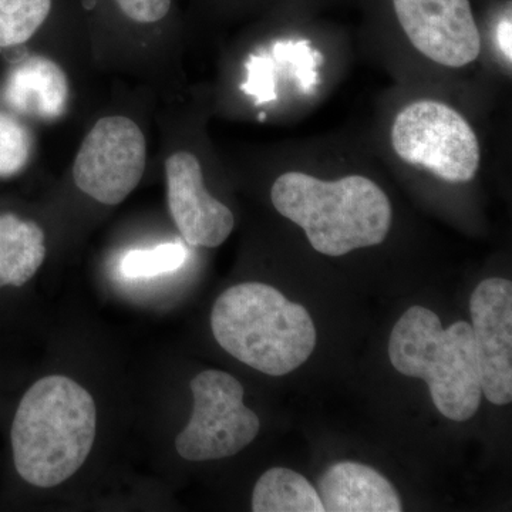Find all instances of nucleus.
<instances>
[{
	"label": "nucleus",
	"instance_id": "21",
	"mask_svg": "<svg viewBox=\"0 0 512 512\" xmlns=\"http://www.w3.org/2000/svg\"><path fill=\"white\" fill-rule=\"evenodd\" d=\"M511 29V16L508 15V18L501 20L497 32H495L497 45L500 47V52L503 53L504 59L507 60L508 64L512 62Z\"/></svg>",
	"mask_w": 512,
	"mask_h": 512
},
{
	"label": "nucleus",
	"instance_id": "13",
	"mask_svg": "<svg viewBox=\"0 0 512 512\" xmlns=\"http://www.w3.org/2000/svg\"><path fill=\"white\" fill-rule=\"evenodd\" d=\"M45 258L42 227L15 212H0V291L28 285Z\"/></svg>",
	"mask_w": 512,
	"mask_h": 512
},
{
	"label": "nucleus",
	"instance_id": "4",
	"mask_svg": "<svg viewBox=\"0 0 512 512\" xmlns=\"http://www.w3.org/2000/svg\"><path fill=\"white\" fill-rule=\"evenodd\" d=\"M389 356L397 372L429 384L434 406L447 419L466 421L477 413L483 390L470 323L444 329L436 313L412 306L394 325Z\"/></svg>",
	"mask_w": 512,
	"mask_h": 512
},
{
	"label": "nucleus",
	"instance_id": "8",
	"mask_svg": "<svg viewBox=\"0 0 512 512\" xmlns=\"http://www.w3.org/2000/svg\"><path fill=\"white\" fill-rule=\"evenodd\" d=\"M393 6L412 45L433 62L458 69L480 55L470 0H393Z\"/></svg>",
	"mask_w": 512,
	"mask_h": 512
},
{
	"label": "nucleus",
	"instance_id": "20",
	"mask_svg": "<svg viewBox=\"0 0 512 512\" xmlns=\"http://www.w3.org/2000/svg\"><path fill=\"white\" fill-rule=\"evenodd\" d=\"M117 3L124 15L140 23H156L171 8V0H117Z\"/></svg>",
	"mask_w": 512,
	"mask_h": 512
},
{
	"label": "nucleus",
	"instance_id": "5",
	"mask_svg": "<svg viewBox=\"0 0 512 512\" xmlns=\"http://www.w3.org/2000/svg\"><path fill=\"white\" fill-rule=\"evenodd\" d=\"M392 144L404 163L426 168L447 183H468L480 167V143L473 128L440 101L404 107L393 123Z\"/></svg>",
	"mask_w": 512,
	"mask_h": 512
},
{
	"label": "nucleus",
	"instance_id": "14",
	"mask_svg": "<svg viewBox=\"0 0 512 512\" xmlns=\"http://www.w3.org/2000/svg\"><path fill=\"white\" fill-rule=\"evenodd\" d=\"M255 512H323L316 488L289 468H271L256 481L252 494Z\"/></svg>",
	"mask_w": 512,
	"mask_h": 512
},
{
	"label": "nucleus",
	"instance_id": "16",
	"mask_svg": "<svg viewBox=\"0 0 512 512\" xmlns=\"http://www.w3.org/2000/svg\"><path fill=\"white\" fill-rule=\"evenodd\" d=\"M188 251L180 242H168L151 249H134L120 262L121 274L128 279H148L177 271L187 261Z\"/></svg>",
	"mask_w": 512,
	"mask_h": 512
},
{
	"label": "nucleus",
	"instance_id": "15",
	"mask_svg": "<svg viewBox=\"0 0 512 512\" xmlns=\"http://www.w3.org/2000/svg\"><path fill=\"white\" fill-rule=\"evenodd\" d=\"M52 0H0V47L22 45L46 22Z\"/></svg>",
	"mask_w": 512,
	"mask_h": 512
},
{
	"label": "nucleus",
	"instance_id": "9",
	"mask_svg": "<svg viewBox=\"0 0 512 512\" xmlns=\"http://www.w3.org/2000/svg\"><path fill=\"white\" fill-rule=\"evenodd\" d=\"M471 329L480 366L481 390L488 402L504 406L512 400V284L488 278L470 301Z\"/></svg>",
	"mask_w": 512,
	"mask_h": 512
},
{
	"label": "nucleus",
	"instance_id": "10",
	"mask_svg": "<svg viewBox=\"0 0 512 512\" xmlns=\"http://www.w3.org/2000/svg\"><path fill=\"white\" fill-rule=\"evenodd\" d=\"M168 208L185 241L192 247L217 248L234 229V214L204 184L200 160L178 151L165 161Z\"/></svg>",
	"mask_w": 512,
	"mask_h": 512
},
{
	"label": "nucleus",
	"instance_id": "3",
	"mask_svg": "<svg viewBox=\"0 0 512 512\" xmlns=\"http://www.w3.org/2000/svg\"><path fill=\"white\" fill-rule=\"evenodd\" d=\"M218 345L258 372L284 376L302 366L316 346L309 312L261 282L227 289L211 312Z\"/></svg>",
	"mask_w": 512,
	"mask_h": 512
},
{
	"label": "nucleus",
	"instance_id": "18",
	"mask_svg": "<svg viewBox=\"0 0 512 512\" xmlns=\"http://www.w3.org/2000/svg\"><path fill=\"white\" fill-rule=\"evenodd\" d=\"M274 56L278 62L289 64L298 79L299 86L305 93H312L318 84L316 67L322 64L323 57L318 50L309 45L308 40L302 42H279L274 47Z\"/></svg>",
	"mask_w": 512,
	"mask_h": 512
},
{
	"label": "nucleus",
	"instance_id": "6",
	"mask_svg": "<svg viewBox=\"0 0 512 512\" xmlns=\"http://www.w3.org/2000/svg\"><path fill=\"white\" fill-rule=\"evenodd\" d=\"M194 409L175 439L178 454L188 461L235 456L258 436L261 423L244 403V387L221 370H205L191 380Z\"/></svg>",
	"mask_w": 512,
	"mask_h": 512
},
{
	"label": "nucleus",
	"instance_id": "2",
	"mask_svg": "<svg viewBox=\"0 0 512 512\" xmlns=\"http://www.w3.org/2000/svg\"><path fill=\"white\" fill-rule=\"evenodd\" d=\"M271 200L323 255L342 256L380 245L392 227L389 198L362 175L322 181L305 173L282 174L272 187Z\"/></svg>",
	"mask_w": 512,
	"mask_h": 512
},
{
	"label": "nucleus",
	"instance_id": "1",
	"mask_svg": "<svg viewBox=\"0 0 512 512\" xmlns=\"http://www.w3.org/2000/svg\"><path fill=\"white\" fill-rule=\"evenodd\" d=\"M96 426L92 394L70 377H42L23 393L13 413V470L32 487L63 484L86 463Z\"/></svg>",
	"mask_w": 512,
	"mask_h": 512
},
{
	"label": "nucleus",
	"instance_id": "11",
	"mask_svg": "<svg viewBox=\"0 0 512 512\" xmlns=\"http://www.w3.org/2000/svg\"><path fill=\"white\" fill-rule=\"evenodd\" d=\"M326 512H400L402 500L392 483L375 468L342 461L333 464L318 481Z\"/></svg>",
	"mask_w": 512,
	"mask_h": 512
},
{
	"label": "nucleus",
	"instance_id": "17",
	"mask_svg": "<svg viewBox=\"0 0 512 512\" xmlns=\"http://www.w3.org/2000/svg\"><path fill=\"white\" fill-rule=\"evenodd\" d=\"M32 137L28 128L10 114L0 111V177L19 174L29 163Z\"/></svg>",
	"mask_w": 512,
	"mask_h": 512
},
{
	"label": "nucleus",
	"instance_id": "7",
	"mask_svg": "<svg viewBox=\"0 0 512 512\" xmlns=\"http://www.w3.org/2000/svg\"><path fill=\"white\" fill-rule=\"evenodd\" d=\"M146 164L147 141L141 128L128 117H103L79 148L73 180L100 204L117 205L136 190Z\"/></svg>",
	"mask_w": 512,
	"mask_h": 512
},
{
	"label": "nucleus",
	"instance_id": "12",
	"mask_svg": "<svg viewBox=\"0 0 512 512\" xmlns=\"http://www.w3.org/2000/svg\"><path fill=\"white\" fill-rule=\"evenodd\" d=\"M69 94V80L62 67L43 56L20 62L5 86V100L12 109L46 121L62 116Z\"/></svg>",
	"mask_w": 512,
	"mask_h": 512
},
{
	"label": "nucleus",
	"instance_id": "19",
	"mask_svg": "<svg viewBox=\"0 0 512 512\" xmlns=\"http://www.w3.org/2000/svg\"><path fill=\"white\" fill-rule=\"evenodd\" d=\"M248 79L241 89L255 97L256 104L276 100L274 62L265 57L251 56L247 62Z\"/></svg>",
	"mask_w": 512,
	"mask_h": 512
}]
</instances>
